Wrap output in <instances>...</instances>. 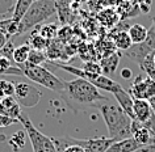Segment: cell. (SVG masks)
Here are the masks:
<instances>
[{
  "mask_svg": "<svg viewBox=\"0 0 155 152\" xmlns=\"http://www.w3.org/2000/svg\"><path fill=\"white\" fill-rule=\"evenodd\" d=\"M61 96L70 109L74 112H84L88 109L99 108L101 104L109 101L99 88H96L90 81L76 77L70 81H63V89Z\"/></svg>",
  "mask_w": 155,
  "mask_h": 152,
  "instance_id": "6da1fadb",
  "label": "cell"
},
{
  "mask_svg": "<svg viewBox=\"0 0 155 152\" xmlns=\"http://www.w3.org/2000/svg\"><path fill=\"white\" fill-rule=\"evenodd\" d=\"M104 122L108 127L109 138L118 142L131 138V119L118 104H110L109 101L97 108Z\"/></svg>",
  "mask_w": 155,
  "mask_h": 152,
  "instance_id": "7a4b0ae2",
  "label": "cell"
},
{
  "mask_svg": "<svg viewBox=\"0 0 155 152\" xmlns=\"http://www.w3.org/2000/svg\"><path fill=\"white\" fill-rule=\"evenodd\" d=\"M55 13V0H36L28 9V12L25 13V16L21 18L20 24H18L17 36H21V34L32 30Z\"/></svg>",
  "mask_w": 155,
  "mask_h": 152,
  "instance_id": "3957f363",
  "label": "cell"
},
{
  "mask_svg": "<svg viewBox=\"0 0 155 152\" xmlns=\"http://www.w3.org/2000/svg\"><path fill=\"white\" fill-rule=\"evenodd\" d=\"M20 70L24 73V76H26L29 80H32L33 83L40 84L42 87L59 93L63 89V80L57 77L44 66H32L25 63L20 66Z\"/></svg>",
  "mask_w": 155,
  "mask_h": 152,
  "instance_id": "277c9868",
  "label": "cell"
},
{
  "mask_svg": "<svg viewBox=\"0 0 155 152\" xmlns=\"http://www.w3.org/2000/svg\"><path fill=\"white\" fill-rule=\"evenodd\" d=\"M17 119L21 122L22 127H24L26 135H28V138L30 140V143H32L33 152H58L53 138H49V136H46L45 134H42V132L34 126L33 122L29 119V117L26 115L25 113L21 112Z\"/></svg>",
  "mask_w": 155,
  "mask_h": 152,
  "instance_id": "5b68a950",
  "label": "cell"
},
{
  "mask_svg": "<svg viewBox=\"0 0 155 152\" xmlns=\"http://www.w3.org/2000/svg\"><path fill=\"white\" fill-rule=\"evenodd\" d=\"M53 140L57 146L58 152H61L70 144H78L83 148L84 152H105L110 147V144L116 142V140L105 138V136L90 139H76L71 138V136H63V138H53Z\"/></svg>",
  "mask_w": 155,
  "mask_h": 152,
  "instance_id": "8992f818",
  "label": "cell"
},
{
  "mask_svg": "<svg viewBox=\"0 0 155 152\" xmlns=\"http://www.w3.org/2000/svg\"><path fill=\"white\" fill-rule=\"evenodd\" d=\"M154 51H155V30H154V26L151 25L146 41L142 42V44L133 45L129 50L125 51V55L127 58H130L131 60H134L138 66H141L145 62L146 58L150 57Z\"/></svg>",
  "mask_w": 155,
  "mask_h": 152,
  "instance_id": "52a82bcc",
  "label": "cell"
},
{
  "mask_svg": "<svg viewBox=\"0 0 155 152\" xmlns=\"http://www.w3.org/2000/svg\"><path fill=\"white\" fill-rule=\"evenodd\" d=\"M15 99L20 105L26 108H33L40 102L41 92L32 84L17 83L15 85Z\"/></svg>",
  "mask_w": 155,
  "mask_h": 152,
  "instance_id": "ba28073f",
  "label": "cell"
},
{
  "mask_svg": "<svg viewBox=\"0 0 155 152\" xmlns=\"http://www.w3.org/2000/svg\"><path fill=\"white\" fill-rule=\"evenodd\" d=\"M127 92L134 100H149L155 96V80L149 76H137Z\"/></svg>",
  "mask_w": 155,
  "mask_h": 152,
  "instance_id": "9c48e42d",
  "label": "cell"
},
{
  "mask_svg": "<svg viewBox=\"0 0 155 152\" xmlns=\"http://www.w3.org/2000/svg\"><path fill=\"white\" fill-rule=\"evenodd\" d=\"M113 96H114L116 101H117V104L122 108V110L125 112L131 119H134V109H133L134 99L130 96V93L125 91L124 88H120L118 91H116L113 93Z\"/></svg>",
  "mask_w": 155,
  "mask_h": 152,
  "instance_id": "30bf717a",
  "label": "cell"
},
{
  "mask_svg": "<svg viewBox=\"0 0 155 152\" xmlns=\"http://www.w3.org/2000/svg\"><path fill=\"white\" fill-rule=\"evenodd\" d=\"M134 119L141 123H146L153 115V109L147 100H134Z\"/></svg>",
  "mask_w": 155,
  "mask_h": 152,
  "instance_id": "8fae6325",
  "label": "cell"
},
{
  "mask_svg": "<svg viewBox=\"0 0 155 152\" xmlns=\"http://www.w3.org/2000/svg\"><path fill=\"white\" fill-rule=\"evenodd\" d=\"M141 147H142L141 144L137 143V140L131 136V138H127V139L118 140V142L112 143L110 147L108 148L105 152H134Z\"/></svg>",
  "mask_w": 155,
  "mask_h": 152,
  "instance_id": "7c38bea8",
  "label": "cell"
},
{
  "mask_svg": "<svg viewBox=\"0 0 155 152\" xmlns=\"http://www.w3.org/2000/svg\"><path fill=\"white\" fill-rule=\"evenodd\" d=\"M97 20L105 28H114L118 24V15L112 8H103L97 13Z\"/></svg>",
  "mask_w": 155,
  "mask_h": 152,
  "instance_id": "4fadbf2b",
  "label": "cell"
},
{
  "mask_svg": "<svg viewBox=\"0 0 155 152\" xmlns=\"http://www.w3.org/2000/svg\"><path fill=\"white\" fill-rule=\"evenodd\" d=\"M118 63H120V53H113L109 57L103 58L101 62H100L103 68V75L110 77V75H113L116 70H117Z\"/></svg>",
  "mask_w": 155,
  "mask_h": 152,
  "instance_id": "5bb4252c",
  "label": "cell"
},
{
  "mask_svg": "<svg viewBox=\"0 0 155 152\" xmlns=\"http://www.w3.org/2000/svg\"><path fill=\"white\" fill-rule=\"evenodd\" d=\"M0 109L4 113V115L12 117V118H18L20 115V108H18V102L15 97H8V99H3L2 104H0Z\"/></svg>",
  "mask_w": 155,
  "mask_h": 152,
  "instance_id": "9a60e30c",
  "label": "cell"
},
{
  "mask_svg": "<svg viewBox=\"0 0 155 152\" xmlns=\"http://www.w3.org/2000/svg\"><path fill=\"white\" fill-rule=\"evenodd\" d=\"M127 33H129V36L131 38L133 45H137V44H142V42L146 41L147 34H149V29L146 26H143L142 24H134L130 26Z\"/></svg>",
  "mask_w": 155,
  "mask_h": 152,
  "instance_id": "2e32d148",
  "label": "cell"
},
{
  "mask_svg": "<svg viewBox=\"0 0 155 152\" xmlns=\"http://www.w3.org/2000/svg\"><path fill=\"white\" fill-rule=\"evenodd\" d=\"M34 2H36V0H17L16 4L13 7V13H12L13 20L20 22L21 18L25 16V13L28 12V9L32 7Z\"/></svg>",
  "mask_w": 155,
  "mask_h": 152,
  "instance_id": "e0dca14e",
  "label": "cell"
},
{
  "mask_svg": "<svg viewBox=\"0 0 155 152\" xmlns=\"http://www.w3.org/2000/svg\"><path fill=\"white\" fill-rule=\"evenodd\" d=\"M113 44L118 50H122V51H126L129 50L131 46H133V42H131V38L129 36L127 32H120L116 33L113 37Z\"/></svg>",
  "mask_w": 155,
  "mask_h": 152,
  "instance_id": "ac0fdd59",
  "label": "cell"
},
{
  "mask_svg": "<svg viewBox=\"0 0 155 152\" xmlns=\"http://www.w3.org/2000/svg\"><path fill=\"white\" fill-rule=\"evenodd\" d=\"M30 47L29 44H22L21 46H18V47L15 49L13 51V62L15 63H17L18 66L21 64H25L26 62H28V58H29V54H30Z\"/></svg>",
  "mask_w": 155,
  "mask_h": 152,
  "instance_id": "d6986e66",
  "label": "cell"
},
{
  "mask_svg": "<svg viewBox=\"0 0 155 152\" xmlns=\"http://www.w3.org/2000/svg\"><path fill=\"white\" fill-rule=\"evenodd\" d=\"M133 138L137 140V143H139L141 146H149V144H155L154 136L151 135V132L147 130L145 126H142L141 128H138V130L133 134Z\"/></svg>",
  "mask_w": 155,
  "mask_h": 152,
  "instance_id": "ffe728a7",
  "label": "cell"
},
{
  "mask_svg": "<svg viewBox=\"0 0 155 152\" xmlns=\"http://www.w3.org/2000/svg\"><path fill=\"white\" fill-rule=\"evenodd\" d=\"M58 29L59 28L57 26V24H46V25H42V26L38 25V34L44 37L45 40L53 41L57 38Z\"/></svg>",
  "mask_w": 155,
  "mask_h": 152,
  "instance_id": "44dd1931",
  "label": "cell"
},
{
  "mask_svg": "<svg viewBox=\"0 0 155 152\" xmlns=\"http://www.w3.org/2000/svg\"><path fill=\"white\" fill-rule=\"evenodd\" d=\"M50 44V41L45 40L42 36H40L37 32H33V36L30 37V47L33 50H37V51H44V50L48 49V46Z\"/></svg>",
  "mask_w": 155,
  "mask_h": 152,
  "instance_id": "7402d4cb",
  "label": "cell"
},
{
  "mask_svg": "<svg viewBox=\"0 0 155 152\" xmlns=\"http://www.w3.org/2000/svg\"><path fill=\"white\" fill-rule=\"evenodd\" d=\"M72 37H74V29L67 24V25H63L62 28L58 29L55 40L59 41L62 45H64V44H67V42L71 41Z\"/></svg>",
  "mask_w": 155,
  "mask_h": 152,
  "instance_id": "603a6c76",
  "label": "cell"
},
{
  "mask_svg": "<svg viewBox=\"0 0 155 152\" xmlns=\"http://www.w3.org/2000/svg\"><path fill=\"white\" fill-rule=\"evenodd\" d=\"M15 83L8 80H0V99H8L15 96Z\"/></svg>",
  "mask_w": 155,
  "mask_h": 152,
  "instance_id": "cb8c5ba5",
  "label": "cell"
},
{
  "mask_svg": "<svg viewBox=\"0 0 155 152\" xmlns=\"http://www.w3.org/2000/svg\"><path fill=\"white\" fill-rule=\"evenodd\" d=\"M48 60V57L44 51H37V50H30V54H29V58H28V64H32V66H40L41 63Z\"/></svg>",
  "mask_w": 155,
  "mask_h": 152,
  "instance_id": "d4e9b609",
  "label": "cell"
},
{
  "mask_svg": "<svg viewBox=\"0 0 155 152\" xmlns=\"http://www.w3.org/2000/svg\"><path fill=\"white\" fill-rule=\"evenodd\" d=\"M83 70L88 73H92V75H103L101 64L95 60H87L86 63L83 64Z\"/></svg>",
  "mask_w": 155,
  "mask_h": 152,
  "instance_id": "484cf974",
  "label": "cell"
},
{
  "mask_svg": "<svg viewBox=\"0 0 155 152\" xmlns=\"http://www.w3.org/2000/svg\"><path fill=\"white\" fill-rule=\"evenodd\" d=\"M9 144H12L13 148H16L17 151L22 150L25 144V140H24V132L22 131H17L11 136V140H9Z\"/></svg>",
  "mask_w": 155,
  "mask_h": 152,
  "instance_id": "4316f807",
  "label": "cell"
},
{
  "mask_svg": "<svg viewBox=\"0 0 155 152\" xmlns=\"http://www.w3.org/2000/svg\"><path fill=\"white\" fill-rule=\"evenodd\" d=\"M15 49H16V47L13 46V42H12V41H8V44H7L4 47L0 50V54H2V57L8 58V59L13 60L12 58H13V51H15Z\"/></svg>",
  "mask_w": 155,
  "mask_h": 152,
  "instance_id": "83f0119b",
  "label": "cell"
},
{
  "mask_svg": "<svg viewBox=\"0 0 155 152\" xmlns=\"http://www.w3.org/2000/svg\"><path fill=\"white\" fill-rule=\"evenodd\" d=\"M61 152H84V150L78 144H70V146L63 148Z\"/></svg>",
  "mask_w": 155,
  "mask_h": 152,
  "instance_id": "f1b7e54d",
  "label": "cell"
},
{
  "mask_svg": "<svg viewBox=\"0 0 155 152\" xmlns=\"http://www.w3.org/2000/svg\"><path fill=\"white\" fill-rule=\"evenodd\" d=\"M134 152H155V144H149V146H142Z\"/></svg>",
  "mask_w": 155,
  "mask_h": 152,
  "instance_id": "f546056e",
  "label": "cell"
},
{
  "mask_svg": "<svg viewBox=\"0 0 155 152\" xmlns=\"http://www.w3.org/2000/svg\"><path fill=\"white\" fill-rule=\"evenodd\" d=\"M131 76H133V72H131L130 68H122V71H121L122 79H131Z\"/></svg>",
  "mask_w": 155,
  "mask_h": 152,
  "instance_id": "4dcf8cb0",
  "label": "cell"
},
{
  "mask_svg": "<svg viewBox=\"0 0 155 152\" xmlns=\"http://www.w3.org/2000/svg\"><path fill=\"white\" fill-rule=\"evenodd\" d=\"M8 41H9V38L5 36L4 33H2L0 32V50H2L3 47H4V46L8 44Z\"/></svg>",
  "mask_w": 155,
  "mask_h": 152,
  "instance_id": "1f68e13d",
  "label": "cell"
},
{
  "mask_svg": "<svg viewBox=\"0 0 155 152\" xmlns=\"http://www.w3.org/2000/svg\"><path fill=\"white\" fill-rule=\"evenodd\" d=\"M88 2V4H90V8L91 9H96L97 11L99 8H101V7H100V2H101V0H87Z\"/></svg>",
  "mask_w": 155,
  "mask_h": 152,
  "instance_id": "d6a6232c",
  "label": "cell"
},
{
  "mask_svg": "<svg viewBox=\"0 0 155 152\" xmlns=\"http://www.w3.org/2000/svg\"><path fill=\"white\" fill-rule=\"evenodd\" d=\"M117 3V0H101L100 2V7H107V8H110V5H113Z\"/></svg>",
  "mask_w": 155,
  "mask_h": 152,
  "instance_id": "836d02e7",
  "label": "cell"
},
{
  "mask_svg": "<svg viewBox=\"0 0 155 152\" xmlns=\"http://www.w3.org/2000/svg\"><path fill=\"white\" fill-rule=\"evenodd\" d=\"M147 101H149V104H150L151 109H153V112L155 113V96H153V97H151V99H149Z\"/></svg>",
  "mask_w": 155,
  "mask_h": 152,
  "instance_id": "e575fe53",
  "label": "cell"
},
{
  "mask_svg": "<svg viewBox=\"0 0 155 152\" xmlns=\"http://www.w3.org/2000/svg\"><path fill=\"white\" fill-rule=\"evenodd\" d=\"M71 2L76 3V4H80V3H84V2H86V0H71Z\"/></svg>",
  "mask_w": 155,
  "mask_h": 152,
  "instance_id": "d590c367",
  "label": "cell"
},
{
  "mask_svg": "<svg viewBox=\"0 0 155 152\" xmlns=\"http://www.w3.org/2000/svg\"><path fill=\"white\" fill-rule=\"evenodd\" d=\"M151 25H153V26H154V30H155V16L153 17V24H151Z\"/></svg>",
  "mask_w": 155,
  "mask_h": 152,
  "instance_id": "8d00e7d4",
  "label": "cell"
},
{
  "mask_svg": "<svg viewBox=\"0 0 155 152\" xmlns=\"http://www.w3.org/2000/svg\"><path fill=\"white\" fill-rule=\"evenodd\" d=\"M153 58H154V63H155V51L153 53Z\"/></svg>",
  "mask_w": 155,
  "mask_h": 152,
  "instance_id": "74e56055",
  "label": "cell"
},
{
  "mask_svg": "<svg viewBox=\"0 0 155 152\" xmlns=\"http://www.w3.org/2000/svg\"><path fill=\"white\" fill-rule=\"evenodd\" d=\"M0 59H2V54H0Z\"/></svg>",
  "mask_w": 155,
  "mask_h": 152,
  "instance_id": "f35d334b",
  "label": "cell"
}]
</instances>
